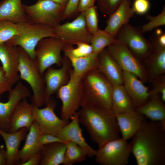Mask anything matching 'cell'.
<instances>
[{
    "label": "cell",
    "instance_id": "obj_29",
    "mask_svg": "<svg viewBox=\"0 0 165 165\" xmlns=\"http://www.w3.org/2000/svg\"><path fill=\"white\" fill-rule=\"evenodd\" d=\"M65 143L57 142L45 145L41 150L40 165L63 164L66 150Z\"/></svg>",
    "mask_w": 165,
    "mask_h": 165
},
{
    "label": "cell",
    "instance_id": "obj_47",
    "mask_svg": "<svg viewBox=\"0 0 165 165\" xmlns=\"http://www.w3.org/2000/svg\"><path fill=\"white\" fill-rule=\"evenodd\" d=\"M0 137H1V136H0Z\"/></svg>",
    "mask_w": 165,
    "mask_h": 165
},
{
    "label": "cell",
    "instance_id": "obj_32",
    "mask_svg": "<svg viewBox=\"0 0 165 165\" xmlns=\"http://www.w3.org/2000/svg\"><path fill=\"white\" fill-rule=\"evenodd\" d=\"M116 38L105 30L99 29L93 37L90 45L93 52L99 54L109 45L113 43Z\"/></svg>",
    "mask_w": 165,
    "mask_h": 165
},
{
    "label": "cell",
    "instance_id": "obj_39",
    "mask_svg": "<svg viewBox=\"0 0 165 165\" xmlns=\"http://www.w3.org/2000/svg\"><path fill=\"white\" fill-rule=\"evenodd\" d=\"M150 7L149 0H134L131 7L134 13L143 15L148 11Z\"/></svg>",
    "mask_w": 165,
    "mask_h": 165
},
{
    "label": "cell",
    "instance_id": "obj_25",
    "mask_svg": "<svg viewBox=\"0 0 165 165\" xmlns=\"http://www.w3.org/2000/svg\"><path fill=\"white\" fill-rule=\"evenodd\" d=\"M41 134L38 125L34 121L27 134L24 146L19 151V157L20 161L19 165H21L41 151L43 146L41 145L39 141Z\"/></svg>",
    "mask_w": 165,
    "mask_h": 165
},
{
    "label": "cell",
    "instance_id": "obj_6",
    "mask_svg": "<svg viewBox=\"0 0 165 165\" xmlns=\"http://www.w3.org/2000/svg\"><path fill=\"white\" fill-rule=\"evenodd\" d=\"M28 22L55 28L62 20L65 6L50 0H37L31 5L23 4Z\"/></svg>",
    "mask_w": 165,
    "mask_h": 165
},
{
    "label": "cell",
    "instance_id": "obj_22",
    "mask_svg": "<svg viewBox=\"0 0 165 165\" xmlns=\"http://www.w3.org/2000/svg\"><path fill=\"white\" fill-rule=\"evenodd\" d=\"M115 115L122 135L121 138L127 141L134 136L147 118L134 110L129 112Z\"/></svg>",
    "mask_w": 165,
    "mask_h": 165
},
{
    "label": "cell",
    "instance_id": "obj_5",
    "mask_svg": "<svg viewBox=\"0 0 165 165\" xmlns=\"http://www.w3.org/2000/svg\"><path fill=\"white\" fill-rule=\"evenodd\" d=\"M19 33L6 43L20 46L33 59H35V49L38 42L48 37H55L54 28L39 24L28 22L18 23Z\"/></svg>",
    "mask_w": 165,
    "mask_h": 165
},
{
    "label": "cell",
    "instance_id": "obj_43",
    "mask_svg": "<svg viewBox=\"0 0 165 165\" xmlns=\"http://www.w3.org/2000/svg\"><path fill=\"white\" fill-rule=\"evenodd\" d=\"M97 0H79L78 7V13L84 12L87 9L94 6Z\"/></svg>",
    "mask_w": 165,
    "mask_h": 165
},
{
    "label": "cell",
    "instance_id": "obj_17",
    "mask_svg": "<svg viewBox=\"0 0 165 165\" xmlns=\"http://www.w3.org/2000/svg\"><path fill=\"white\" fill-rule=\"evenodd\" d=\"M0 61L7 79L13 86L20 78L18 46L7 43L0 45Z\"/></svg>",
    "mask_w": 165,
    "mask_h": 165
},
{
    "label": "cell",
    "instance_id": "obj_34",
    "mask_svg": "<svg viewBox=\"0 0 165 165\" xmlns=\"http://www.w3.org/2000/svg\"><path fill=\"white\" fill-rule=\"evenodd\" d=\"M76 45L77 47L75 48H74L73 46L64 45L62 51L64 56L67 57L78 58L87 56L93 52L90 44L82 42Z\"/></svg>",
    "mask_w": 165,
    "mask_h": 165
},
{
    "label": "cell",
    "instance_id": "obj_11",
    "mask_svg": "<svg viewBox=\"0 0 165 165\" xmlns=\"http://www.w3.org/2000/svg\"><path fill=\"white\" fill-rule=\"evenodd\" d=\"M131 153L127 140L122 138L109 141L97 150L96 162L101 165H126Z\"/></svg>",
    "mask_w": 165,
    "mask_h": 165
},
{
    "label": "cell",
    "instance_id": "obj_18",
    "mask_svg": "<svg viewBox=\"0 0 165 165\" xmlns=\"http://www.w3.org/2000/svg\"><path fill=\"white\" fill-rule=\"evenodd\" d=\"M123 85L131 99L134 109L146 103L150 96L149 87L134 74L123 71Z\"/></svg>",
    "mask_w": 165,
    "mask_h": 165
},
{
    "label": "cell",
    "instance_id": "obj_28",
    "mask_svg": "<svg viewBox=\"0 0 165 165\" xmlns=\"http://www.w3.org/2000/svg\"><path fill=\"white\" fill-rule=\"evenodd\" d=\"M132 101L123 84L112 86L111 110L115 114L134 110Z\"/></svg>",
    "mask_w": 165,
    "mask_h": 165
},
{
    "label": "cell",
    "instance_id": "obj_46",
    "mask_svg": "<svg viewBox=\"0 0 165 165\" xmlns=\"http://www.w3.org/2000/svg\"><path fill=\"white\" fill-rule=\"evenodd\" d=\"M59 4L66 6L69 0H50Z\"/></svg>",
    "mask_w": 165,
    "mask_h": 165
},
{
    "label": "cell",
    "instance_id": "obj_19",
    "mask_svg": "<svg viewBox=\"0 0 165 165\" xmlns=\"http://www.w3.org/2000/svg\"><path fill=\"white\" fill-rule=\"evenodd\" d=\"M33 107L32 104L28 102L27 98L22 99L12 115L8 132H15L23 127L26 128L28 131L34 122Z\"/></svg>",
    "mask_w": 165,
    "mask_h": 165
},
{
    "label": "cell",
    "instance_id": "obj_44",
    "mask_svg": "<svg viewBox=\"0 0 165 165\" xmlns=\"http://www.w3.org/2000/svg\"><path fill=\"white\" fill-rule=\"evenodd\" d=\"M41 157V151L34 155L21 165H38L39 164Z\"/></svg>",
    "mask_w": 165,
    "mask_h": 165
},
{
    "label": "cell",
    "instance_id": "obj_38",
    "mask_svg": "<svg viewBox=\"0 0 165 165\" xmlns=\"http://www.w3.org/2000/svg\"><path fill=\"white\" fill-rule=\"evenodd\" d=\"M153 82L152 89L149 91L150 98L153 96L158 94L160 95L162 101H165V76L163 74L154 79L152 82Z\"/></svg>",
    "mask_w": 165,
    "mask_h": 165
},
{
    "label": "cell",
    "instance_id": "obj_31",
    "mask_svg": "<svg viewBox=\"0 0 165 165\" xmlns=\"http://www.w3.org/2000/svg\"><path fill=\"white\" fill-rule=\"evenodd\" d=\"M65 143L66 148L63 164L72 165L86 160L87 155L83 148L72 141H67Z\"/></svg>",
    "mask_w": 165,
    "mask_h": 165
},
{
    "label": "cell",
    "instance_id": "obj_30",
    "mask_svg": "<svg viewBox=\"0 0 165 165\" xmlns=\"http://www.w3.org/2000/svg\"><path fill=\"white\" fill-rule=\"evenodd\" d=\"M98 57L99 54L93 52L89 55L82 57H66L71 62L73 74L82 79L89 72L97 68Z\"/></svg>",
    "mask_w": 165,
    "mask_h": 165
},
{
    "label": "cell",
    "instance_id": "obj_7",
    "mask_svg": "<svg viewBox=\"0 0 165 165\" xmlns=\"http://www.w3.org/2000/svg\"><path fill=\"white\" fill-rule=\"evenodd\" d=\"M82 79L75 75L71 69L69 81L56 94L62 103L61 118L69 121L81 107L82 95Z\"/></svg>",
    "mask_w": 165,
    "mask_h": 165
},
{
    "label": "cell",
    "instance_id": "obj_26",
    "mask_svg": "<svg viewBox=\"0 0 165 165\" xmlns=\"http://www.w3.org/2000/svg\"><path fill=\"white\" fill-rule=\"evenodd\" d=\"M21 0L0 1V20H7L15 23L28 22Z\"/></svg>",
    "mask_w": 165,
    "mask_h": 165
},
{
    "label": "cell",
    "instance_id": "obj_21",
    "mask_svg": "<svg viewBox=\"0 0 165 165\" xmlns=\"http://www.w3.org/2000/svg\"><path fill=\"white\" fill-rule=\"evenodd\" d=\"M28 130L25 127L12 133L5 132L0 128V136L3 139L6 146V165H19V148L21 141L26 139Z\"/></svg>",
    "mask_w": 165,
    "mask_h": 165
},
{
    "label": "cell",
    "instance_id": "obj_23",
    "mask_svg": "<svg viewBox=\"0 0 165 165\" xmlns=\"http://www.w3.org/2000/svg\"><path fill=\"white\" fill-rule=\"evenodd\" d=\"M151 38L153 51L145 59L148 81L150 83L165 73V47L160 46L153 37Z\"/></svg>",
    "mask_w": 165,
    "mask_h": 165
},
{
    "label": "cell",
    "instance_id": "obj_3",
    "mask_svg": "<svg viewBox=\"0 0 165 165\" xmlns=\"http://www.w3.org/2000/svg\"><path fill=\"white\" fill-rule=\"evenodd\" d=\"M82 82L81 107L86 105L111 110L112 85L101 72L97 68L92 69L85 75Z\"/></svg>",
    "mask_w": 165,
    "mask_h": 165
},
{
    "label": "cell",
    "instance_id": "obj_15",
    "mask_svg": "<svg viewBox=\"0 0 165 165\" xmlns=\"http://www.w3.org/2000/svg\"><path fill=\"white\" fill-rule=\"evenodd\" d=\"M8 92L7 101H0V128L6 132L12 115L17 105L23 98L31 95L29 89L19 81Z\"/></svg>",
    "mask_w": 165,
    "mask_h": 165
},
{
    "label": "cell",
    "instance_id": "obj_4",
    "mask_svg": "<svg viewBox=\"0 0 165 165\" xmlns=\"http://www.w3.org/2000/svg\"><path fill=\"white\" fill-rule=\"evenodd\" d=\"M20 78L26 82L32 90V104L40 108L45 103V84L36 59L32 58L21 47L18 46Z\"/></svg>",
    "mask_w": 165,
    "mask_h": 165
},
{
    "label": "cell",
    "instance_id": "obj_8",
    "mask_svg": "<svg viewBox=\"0 0 165 165\" xmlns=\"http://www.w3.org/2000/svg\"><path fill=\"white\" fill-rule=\"evenodd\" d=\"M54 29L55 37L64 45L82 42L90 44L93 35L87 28L84 12L80 13L72 21L60 24Z\"/></svg>",
    "mask_w": 165,
    "mask_h": 165
},
{
    "label": "cell",
    "instance_id": "obj_35",
    "mask_svg": "<svg viewBox=\"0 0 165 165\" xmlns=\"http://www.w3.org/2000/svg\"><path fill=\"white\" fill-rule=\"evenodd\" d=\"M84 13L87 28L91 34L93 35L99 29L97 7L94 6L86 10Z\"/></svg>",
    "mask_w": 165,
    "mask_h": 165
},
{
    "label": "cell",
    "instance_id": "obj_2",
    "mask_svg": "<svg viewBox=\"0 0 165 165\" xmlns=\"http://www.w3.org/2000/svg\"><path fill=\"white\" fill-rule=\"evenodd\" d=\"M79 112V123L86 127L91 139L99 147L120 138L116 116L111 110L86 105L81 106Z\"/></svg>",
    "mask_w": 165,
    "mask_h": 165
},
{
    "label": "cell",
    "instance_id": "obj_33",
    "mask_svg": "<svg viewBox=\"0 0 165 165\" xmlns=\"http://www.w3.org/2000/svg\"><path fill=\"white\" fill-rule=\"evenodd\" d=\"M18 23L7 20H0V45L7 42L19 32Z\"/></svg>",
    "mask_w": 165,
    "mask_h": 165
},
{
    "label": "cell",
    "instance_id": "obj_45",
    "mask_svg": "<svg viewBox=\"0 0 165 165\" xmlns=\"http://www.w3.org/2000/svg\"><path fill=\"white\" fill-rule=\"evenodd\" d=\"M6 152L4 146L0 145V165H6Z\"/></svg>",
    "mask_w": 165,
    "mask_h": 165
},
{
    "label": "cell",
    "instance_id": "obj_40",
    "mask_svg": "<svg viewBox=\"0 0 165 165\" xmlns=\"http://www.w3.org/2000/svg\"><path fill=\"white\" fill-rule=\"evenodd\" d=\"M79 0H69L65 6L62 20L70 19L77 13L78 7Z\"/></svg>",
    "mask_w": 165,
    "mask_h": 165
},
{
    "label": "cell",
    "instance_id": "obj_1",
    "mask_svg": "<svg viewBox=\"0 0 165 165\" xmlns=\"http://www.w3.org/2000/svg\"><path fill=\"white\" fill-rule=\"evenodd\" d=\"M131 138V153L138 165L165 164V125L146 119Z\"/></svg>",
    "mask_w": 165,
    "mask_h": 165
},
{
    "label": "cell",
    "instance_id": "obj_20",
    "mask_svg": "<svg viewBox=\"0 0 165 165\" xmlns=\"http://www.w3.org/2000/svg\"><path fill=\"white\" fill-rule=\"evenodd\" d=\"M97 69L112 86L123 84V70L106 49L99 54Z\"/></svg>",
    "mask_w": 165,
    "mask_h": 165
},
{
    "label": "cell",
    "instance_id": "obj_9",
    "mask_svg": "<svg viewBox=\"0 0 165 165\" xmlns=\"http://www.w3.org/2000/svg\"><path fill=\"white\" fill-rule=\"evenodd\" d=\"M123 71L132 73L143 83L148 81L146 68L123 42L116 39L106 49Z\"/></svg>",
    "mask_w": 165,
    "mask_h": 165
},
{
    "label": "cell",
    "instance_id": "obj_16",
    "mask_svg": "<svg viewBox=\"0 0 165 165\" xmlns=\"http://www.w3.org/2000/svg\"><path fill=\"white\" fill-rule=\"evenodd\" d=\"M79 111L76 112L71 117V121L62 128L56 136L64 143L73 142L83 148L87 156L92 157L96 155L97 150L90 146L86 141L82 134V129L79 121Z\"/></svg>",
    "mask_w": 165,
    "mask_h": 165
},
{
    "label": "cell",
    "instance_id": "obj_41",
    "mask_svg": "<svg viewBox=\"0 0 165 165\" xmlns=\"http://www.w3.org/2000/svg\"><path fill=\"white\" fill-rule=\"evenodd\" d=\"M39 141L42 146L55 142L64 143L57 136L48 133L41 134L39 137Z\"/></svg>",
    "mask_w": 165,
    "mask_h": 165
},
{
    "label": "cell",
    "instance_id": "obj_27",
    "mask_svg": "<svg viewBox=\"0 0 165 165\" xmlns=\"http://www.w3.org/2000/svg\"><path fill=\"white\" fill-rule=\"evenodd\" d=\"M158 94L152 97L144 105L134 110L148 118L151 121L165 125V105Z\"/></svg>",
    "mask_w": 165,
    "mask_h": 165
},
{
    "label": "cell",
    "instance_id": "obj_10",
    "mask_svg": "<svg viewBox=\"0 0 165 165\" xmlns=\"http://www.w3.org/2000/svg\"><path fill=\"white\" fill-rule=\"evenodd\" d=\"M64 45L58 38L54 37L44 38L38 42L35 49V55L42 75L53 65L61 66L63 57L61 53Z\"/></svg>",
    "mask_w": 165,
    "mask_h": 165
},
{
    "label": "cell",
    "instance_id": "obj_24",
    "mask_svg": "<svg viewBox=\"0 0 165 165\" xmlns=\"http://www.w3.org/2000/svg\"><path fill=\"white\" fill-rule=\"evenodd\" d=\"M131 1L126 0L123 2L109 16L106 21L104 30L115 38L122 27L129 23L130 19L134 15L135 13L130 6Z\"/></svg>",
    "mask_w": 165,
    "mask_h": 165
},
{
    "label": "cell",
    "instance_id": "obj_37",
    "mask_svg": "<svg viewBox=\"0 0 165 165\" xmlns=\"http://www.w3.org/2000/svg\"><path fill=\"white\" fill-rule=\"evenodd\" d=\"M125 0H97V2L98 7L101 13L109 16Z\"/></svg>",
    "mask_w": 165,
    "mask_h": 165
},
{
    "label": "cell",
    "instance_id": "obj_42",
    "mask_svg": "<svg viewBox=\"0 0 165 165\" xmlns=\"http://www.w3.org/2000/svg\"><path fill=\"white\" fill-rule=\"evenodd\" d=\"M12 86L7 79L2 66H0V97L4 93L9 92Z\"/></svg>",
    "mask_w": 165,
    "mask_h": 165
},
{
    "label": "cell",
    "instance_id": "obj_36",
    "mask_svg": "<svg viewBox=\"0 0 165 165\" xmlns=\"http://www.w3.org/2000/svg\"><path fill=\"white\" fill-rule=\"evenodd\" d=\"M146 18L149 21L143 25L141 29L144 33L152 31L153 29L160 26L165 25V6H163L161 12L156 16H153L148 14Z\"/></svg>",
    "mask_w": 165,
    "mask_h": 165
},
{
    "label": "cell",
    "instance_id": "obj_13",
    "mask_svg": "<svg viewBox=\"0 0 165 165\" xmlns=\"http://www.w3.org/2000/svg\"><path fill=\"white\" fill-rule=\"evenodd\" d=\"M56 106V101L52 97L43 108L33 106L34 121L38 125L41 134L48 133L57 135L59 131L69 122L57 116L54 112Z\"/></svg>",
    "mask_w": 165,
    "mask_h": 165
},
{
    "label": "cell",
    "instance_id": "obj_14",
    "mask_svg": "<svg viewBox=\"0 0 165 165\" xmlns=\"http://www.w3.org/2000/svg\"><path fill=\"white\" fill-rule=\"evenodd\" d=\"M72 69L70 60L64 56L61 68L56 69L51 66L45 71L43 76L45 84L46 105L52 95L56 94L61 87L68 83Z\"/></svg>",
    "mask_w": 165,
    "mask_h": 165
},
{
    "label": "cell",
    "instance_id": "obj_12",
    "mask_svg": "<svg viewBox=\"0 0 165 165\" xmlns=\"http://www.w3.org/2000/svg\"><path fill=\"white\" fill-rule=\"evenodd\" d=\"M143 33L141 28L128 23L120 28L116 39L124 43L139 60L146 59L152 53L153 47Z\"/></svg>",
    "mask_w": 165,
    "mask_h": 165
}]
</instances>
